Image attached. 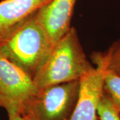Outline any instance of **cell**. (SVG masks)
<instances>
[{"label": "cell", "instance_id": "obj_1", "mask_svg": "<svg viewBox=\"0 0 120 120\" xmlns=\"http://www.w3.org/2000/svg\"><path fill=\"white\" fill-rule=\"evenodd\" d=\"M93 65L88 61L77 30L71 27L57 41L33 79L38 89L77 81Z\"/></svg>", "mask_w": 120, "mask_h": 120}, {"label": "cell", "instance_id": "obj_2", "mask_svg": "<svg viewBox=\"0 0 120 120\" xmlns=\"http://www.w3.org/2000/svg\"><path fill=\"white\" fill-rule=\"evenodd\" d=\"M53 47L34 13L0 42V53L34 78L47 60Z\"/></svg>", "mask_w": 120, "mask_h": 120}, {"label": "cell", "instance_id": "obj_3", "mask_svg": "<svg viewBox=\"0 0 120 120\" xmlns=\"http://www.w3.org/2000/svg\"><path fill=\"white\" fill-rule=\"evenodd\" d=\"M79 89V80L40 88L26 103L21 113L29 120H69Z\"/></svg>", "mask_w": 120, "mask_h": 120}, {"label": "cell", "instance_id": "obj_4", "mask_svg": "<svg viewBox=\"0 0 120 120\" xmlns=\"http://www.w3.org/2000/svg\"><path fill=\"white\" fill-rule=\"evenodd\" d=\"M33 78L0 53V101L5 109L20 113L38 91Z\"/></svg>", "mask_w": 120, "mask_h": 120}, {"label": "cell", "instance_id": "obj_5", "mask_svg": "<svg viewBox=\"0 0 120 120\" xmlns=\"http://www.w3.org/2000/svg\"><path fill=\"white\" fill-rule=\"evenodd\" d=\"M91 67L80 79L77 100L69 120H95L100 99L103 94L105 68L98 60H91Z\"/></svg>", "mask_w": 120, "mask_h": 120}, {"label": "cell", "instance_id": "obj_6", "mask_svg": "<svg viewBox=\"0 0 120 120\" xmlns=\"http://www.w3.org/2000/svg\"><path fill=\"white\" fill-rule=\"evenodd\" d=\"M77 0H51L35 13L51 43L58 41L71 28L73 9Z\"/></svg>", "mask_w": 120, "mask_h": 120}, {"label": "cell", "instance_id": "obj_7", "mask_svg": "<svg viewBox=\"0 0 120 120\" xmlns=\"http://www.w3.org/2000/svg\"><path fill=\"white\" fill-rule=\"evenodd\" d=\"M51 0H4L0 2V42L13 34Z\"/></svg>", "mask_w": 120, "mask_h": 120}, {"label": "cell", "instance_id": "obj_8", "mask_svg": "<svg viewBox=\"0 0 120 120\" xmlns=\"http://www.w3.org/2000/svg\"><path fill=\"white\" fill-rule=\"evenodd\" d=\"M91 59L101 61L106 69L120 75V39L113 43L105 52H94Z\"/></svg>", "mask_w": 120, "mask_h": 120}, {"label": "cell", "instance_id": "obj_9", "mask_svg": "<svg viewBox=\"0 0 120 120\" xmlns=\"http://www.w3.org/2000/svg\"><path fill=\"white\" fill-rule=\"evenodd\" d=\"M103 93L120 113V75L106 69L103 79Z\"/></svg>", "mask_w": 120, "mask_h": 120}, {"label": "cell", "instance_id": "obj_10", "mask_svg": "<svg viewBox=\"0 0 120 120\" xmlns=\"http://www.w3.org/2000/svg\"><path fill=\"white\" fill-rule=\"evenodd\" d=\"M97 114L100 120H120V113L104 93L99 102Z\"/></svg>", "mask_w": 120, "mask_h": 120}, {"label": "cell", "instance_id": "obj_11", "mask_svg": "<svg viewBox=\"0 0 120 120\" xmlns=\"http://www.w3.org/2000/svg\"><path fill=\"white\" fill-rule=\"evenodd\" d=\"M6 110L8 114L9 120H29L16 109L11 108Z\"/></svg>", "mask_w": 120, "mask_h": 120}, {"label": "cell", "instance_id": "obj_12", "mask_svg": "<svg viewBox=\"0 0 120 120\" xmlns=\"http://www.w3.org/2000/svg\"><path fill=\"white\" fill-rule=\"evenodd\" d=\"M95 120H99V118L98 116H97V117L95 118Z\"/></svg>", "mask_w": 120, "mask_h": 120}, {"label": "cell", "instance_id": "obj_13", "mask_svg": "<svg viewBox=\"0 0 120 120\" xmlns=\"http://www.w3.org/2000/svg\"><path fill=\"white\" fill-rule=\"evenodd\" d=\"M0 107H1V101H0Z\"/></svg>", "mask_w": 120, "mask_h": 120}]
</instances>
